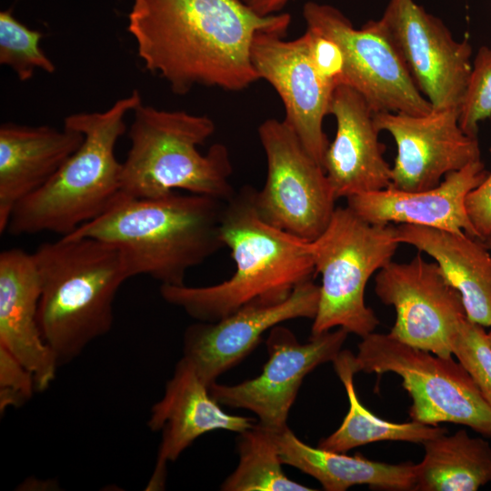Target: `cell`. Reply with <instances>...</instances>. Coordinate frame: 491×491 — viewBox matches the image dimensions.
Returning a JSON list of instances; mask_svg holds the SVG:
<instances>
[{
  "label": "cell",
  "mask_w": 491,
  "mask_h": 491,
  "mask_svg": "<svg viewBox=\"0 0 491 491\" xmlns=\"http://www.w3.org/2000/svg\"><path fill=\"white\" fill-rule=\"evenodd\" d=\"M127 18L145 68L177 95L195 86L247 88L259 80L254 37L286 36L291 23L287 13L260 15L241 0H133Z\"/></svg>",
  "instance_id": "cell-1"
},
{
  "label": "cell",
  "mask_w": 491,
  "mask_h": 491,
  "mask_svg": "<svg viewBox=\"0 0 491 491\" xmlns=\"http://www.w3.org/2000/svg\"><path fill=\"white\" fill-rule=\"evenodd\" d=\"M253 186L241 187L225 202L221 239L231 251L235 272L208 286L161 285L162 298L201 322H215L242 308L276 305L316 274L308 241L264 221Z\"/></svg>",
  "instance_id": "cell-2"
},
{
  "label": "cell",
  "mask_w": 491,
  "mask_h": 491,
  "mask_svg": "<svg viewBox=\"0 0 491 491\" xmlns=\"http://www.w3.org/2000/svg\"><path fill=\"white\" fill-rule=\"evenodd\" d=\"M225 201L203 195L137 198L122 194L103 215L63 237H91L116 246L130 277L185 285L189 269L219 251Z\"/></svg>",
  "instance_id": "cell-3"
},
{
  "label": "cell",
  "mask_w": 491,
  "mask_h": 491,
  "mask_svg": "<svg viewBox=\"0 0 491 491\" xmlns=\"http://www.w3.org/2000/svg\"><path fill=\"white\" fill-rule=\"evenodd\" d=\"M34 254L41 281L38 324L59 366L109 332L128 273L121 251L91 237H62Z\"/></svg>",
  "instance_id": "cell-4"
},
{
  "label": "cell",
  "mask_w": 491,
  "mask_h": 491,
  "mask_svg": "<svg viewBox=\"0 0 491 491\" xmlns=\"http://www.w3.org/2000/svg\"><path fill=\"white\" fill-rule=\"evenodd\" d=\"M141 103L134 90L105 111L66 116L64 125L83 134L81 145L43 186L16 204L6 231L14 235L51 232L63 237L108 210L123 194L115 145L125 133V115Z\"/></svg>",
  "instance_id": "cell-5"
},
{
  "label": "cell",
  "mask_w": 491,
  "mask_h": 491,
  "mask_svg": "<svg viewBox=\"0 0 491 491\" xmlns=\"http://www.w3.org/2000/svg\"><path fill=\"white\" fill-rule=\"evenodd\" d=\"M133 113L128 131L131 145L122 163L124 195L159 197L183 189L225 202L235 195L226 146L214 144L205 155L197 148L215 130L209 116L143 103Z\"/></svg>",
  "instance_id": "cell-6"
},
{
  "label": "cell",
  "mask_w": 491,
  "mask_h": 491,
  "mask_svg": "<svg viewBox=\"0 0 491 491\" xmlns=\"http://www.w3.org/2000/svg\"><path fill=\"white\" fill-rule=\"evenodd\" d=\"M396 226L369 223L347 205L336 207L325 231L309 247L322 276L311 335L334 327L365 337L379 321L366 305L370 277L392 261L398 246Z\"/></svg>",
  "instance_id": "cell-7"
},
{
  "label": "cell",
  "mask_w": 491,
  "mask_h": 491,
  "mask_svg": "<svg viewBox=\"0 0 491 491\" xmlns=\"http://www.w3.org/2000/svg\"><path fill=\"white\" fill-rule=\"evenodd\" d=\"M358 372L395 373L412 399V420L430 426L454 423L491 438V407L458 361L408 344L390 334L371 333L355 355Z\"/></svg>",
  "instance_id": "cell-8"
},
{
  "label": "cell",
  "mask_w": 491,
  "mask_h": 491,
  "mask_svg": "<svg viewBox=\"0 0 491 491\" xmlns=\"http://www.w3.org/2000/svg\"><path fill=\"white\" fill-rule=\"evenodd\" d=\"M303 16L306 29L339 45L345 59L341 84L356 90L375 113L432 111L380 19L355 28L336 7L313 1L304 5Z\"/></svg>",
  "instance_id": "cell-9"
},
{
  "label": "cell",
  "mask_w": 491,
  "mask_h": 491,
  "mask_svg": "<svg viewBox=\"0 0 491 491\" xmlns=\"http://www.w3.org/2000/svg\"><path fill=\"white\" fill-rule=\"evenodd\" d=\"M258 136L267 164L265 185L255 196L258 215L275 227L315 240L336 209V198L324 168L285 120H265Z\"/></svg>",
  "instance_id": "cell-10"
},
{
  "label": "cell",
  "mask_w": 491,
  "mask_h": 491,
  "mask_svg": "<svg viewBox=\"0 0 491 491\" xmlns=\"http://www.w3.org/2000/svg\"><path fill=\"white\" fill-rule=\"evenodd\" d=\"M375 292L396 310L392 336L439 356H453V338L467 316L461 295L436 262L420 252L407 263L391 261L377 272Z\"/></svg>",
  "instance_id": "cell-11"
},
{
  "label": "cell",
  "mask_w": 491,
  "mask_h": 491,
  "mask_svg": "<svg viewBox=\"0 0 491 491\" xmlns=\"http://www.w3.org/2000/svg\"><path fill=\"white\" fill-rule=\"evenodd\" d=\"M348 332L338 327L311 335L301 344L295 334L277 325L266 340L268 360L261 374L236 385L209 386L211 396L221 406L243 408L258 417V424L271 431L287 426L289 411L307 374L316 366L333 362L342 350Z\"/></svg>",
  "instance_id": "cell-12"
},
{
  "label": "cell",
  "mask_w": 491,
  "mask_h": 491,
  "mask_svg": "<svg viewBox=\"0 0 491 491\" xmlns=\"http://www.w3.org/2000/svg\"><path fill=\"white\" fill-rule=\"evenodd\" d=\"M434 110H459L472 70L471 45L414 0H389L380 18Z\"/></svg>",
  "instance_id": "cell-13"
},
{
  "label": "cell",
  "mask_w": 491,
  "mask_h": 491,
  "mask_svg": "<svg viewBox=\"0 0 491 491\" xmlns=\"http://www.w3.org/2000/svg\"><path fill=\"white\" fill-rule=\"evenodd\" d=\"M260 32L251 46L252 64L259 76L280 96L285 122L293 129L310 155L322 165L329 142L323 129L325 117L337 86L315 65L305 32L300 37Z\"/></svg>",
  "instance_id": "cell-14"
},
{
  "label": "cell",
  "mask_w": 491,
  "mask_h": 491,
  "mask_svg": "<svg viewBox=\"0 0 491 491\" xmlns=\"http://www.w3.org/2000/svg\"><path fill=\"white\" fill-rule=\"evenodd\" d=\"M378 130L394 138L396 156L391 186L422 191L438 185L445 176L481 159L477 136L459 125V110H434L425 115L375 113Z\"/></svg>",
  "instance_id": "cell-15"
},
{
  "label": "cell",
  "mask_w": 491,
  "mask_h": 491,
  "mask_svg": "<svg viewBox=\"0 0 491 491\" xmlns=\"http://www.w3.org/2000/svg\"><path fill=\"white\" fill-rule=\"evenodd\" d=\"M318 301L319 286L308 280L281 303L245 307L215 322L199 321L185 329L183 357L209 386L244 360L266 330L292 319H314Z\"/></svg>",
  "instance_id": "cell-16"
},
{
  "label": "cell",
  "mask_w": 491,
  "mask_h": 491,
  "mask_svg": "<svg viewBox=\"0 0 491 491\" xmlns=\"http://www.w3.org/2000/svg\"><path fill=\"white\" fill-rule=\"evenodd\" d=\"M329 114L336 122V136L326 151L323 168L336 199L391 186L386 146L366 100L354 88L338 85Z\"/></svg>",
  "instance_id": "cell-17"
},
{
  "label": "cell",
  "mask_w": 491,
  "mask_h": 491,
  "mask_svg": "<svg viewBox=\"0 0 491 491\" xmlns=\"http://www.w3.org/2000/svg\"><path fill=\"white\" fill-rule=\"evenodd\" d=\"M220 406L194 366L182 357L148 419L149 428L161 432L162 439L147 490L163 489L167 462L176 460L202 435L214 430L239 434L254 426V419L229 415Z\"/></svg>",
  "instance_id": "cell-18"
},
{
  "label": "cell",
  "mask_w": 491,
  "mask_h": 491,
  "mask_svg": "<svg viewBox=\"0 0 491 491\" xmlns=\"http://www.w3.org/2000/svg\"><path fill=\"white\" fill-rule=\"evenodd\" d=\"M481 159L447 174L430 189L405 191L395 187L346 198L347 206L364 220L379 225H415L477 237L466 208L467 195L487 175Z\"/></svg>",
  "instance_id": "cell-19"
},
{
  "label": "cell",
  "mask_w": 491,
  "mask_h": 491,
  "mask_svg": "<svg viewBox=\"0 0 491 491\" xmlns=\"http://www.w3.org/2000/svg\"><path fill=\"white\" fill-rule=\"evenodd\" d=\"M41 281L34 254L19 248L0 254V346L34 376L35 389L46 390L56 376L57 359L38 324Z\"/></svg>",
  "instance_id": "cell-20"
},
{
  "label": "cell",
  "mask_w": 491,
  "mask_h": 491,
  "mask_svg": "<svg viewBox=\"0 0 491 491\" xmlns=\"http://www.w3.org/2000/svg\"><path fill=\"white\" fill-rule=\"evenodd\" d=\"M84 135L64 125H0V233L18 202L43 186L81 145Z\"/></svg>",
  "instance_id": "cell-21"
},
{
  "label": "cell",
  "mask_w": 491,
  "mask_h": 491,
  "mask_svg": "<svg viewBox=\"0 0 491 491\" xmlns=\"http://www.w3.org/2000/svg\"><path fill=\"white\" fill-rule=\"evenodd\" d=\"M399 244L430 256L461 295L467 318L491 328V251L483 240L464 232L396 225Z\"/></svg>",
  "instance_id": "cell-22"
},
{
  "label": "cell",
  "mask_w": 491,
  "mask_h": 491,
  "mask_svg": "<svg viewBox=\"0 0 491 491\" xmlns=\"http://www.w3.org/2000/svg\"><path fill=\"white\" fill-rule=\"evenodd\" d=\"M273 434L283 465L313 476L326 491H345L356 485L382 490L415 489L416 464H387L313 447L288 426Z\"/></svg>",
  "instance_id": "cell-23"
},
{
  "label": "cell",
  "mask_w": 491,
  "mask_h": 491,
  "mask_svg": "<svg viewBox=\"0 0 491 491\" xmlns=\"http://www.w3.org/2000/svg\"><path fill=\"white\" fill-rule=\"evenodd\" d=\"M425 456L416 464L414 490L476 491L491 483V446L461 429L422 444Z\"/></svg>",
  "instance_id": "cell-24"
},
{
  "label": "cell",
  "mask_w": 491,
  "mask_h": 491,
  "mask_svg": "<svg viewBox=\"0 0 491 491\" xmlns=\"http://www.w3.org/2000/svg\"><path fill=\"white\" fill-rule=\"evenodd\" d=\"M343 383L349 409L341 426L330 436L319 441L317 447L337 453H346L355 447L377 441H405L416 444L446 434L438 426H430L412 420L394 423L381 419L361 404L355 386L354 376L358 373L355 355L349 350H341L332 362Z\"/></svg>",
  "instance_id": "cell-25"
},
{
  "label": "cell",
  "mask_w": 491,
  "mask_h": 491,
  "mask_svg": "<svg viewBox=\"0 0 491 491\" xmlns=\"http://www.w3.org/2000/svg\"><path fill=\"white\" fill-rule=\"evenodd\" d=\"M239 462L224 481V491H309L312 488L288 478L282 468L273 431L258 423L239 433Z\"/></svg>",
  "instance_id": "cell-26"
},
{
  "label": "cell",
  "mask_w": 491,
  "mask_h": 491,
  "mask_svg": "<svg viewBox=\"0 0 491 491\" xmlns=\"http://www.w3.org/2000/svg\"><path fill=\"white\" fill-rule=\"evenodd\" d=\"M42 38L41 32L18 21L11 9L0 12V64L10 67L22 82L37 70L55 72V65L40 45Z\"/></svg>",
  "instance_id": "cell-27"
},
{
  "label": "cell",
  "mask_w": 491,
  "mask_h": 491,
  "mask_svg": "<svg viewBox=\"0 0 491 491\" xmlns=\"http://www.w3.org/2000/svg\"><path fill=\"white\" fill-rule=\"evenodd\" d=\"M452 354L472 376L491 407V344L485 327L466 317L453 338Z\"/></svg>",
  "instance_id": "cell-28"
},
{
  "label": "cell",
  "mask_w": 491,
  "mask_h": 491,
  "mask_svg": "<svg viewBox=\"0 0 491 491\" xmlns=\"http://www.w3.org/2000/svg\"><path fill=\"white\" fill-rule=\"evenodd\" d=\"M491 115V48H479L459 108V125L469 135L477 136L478 125Z\"/></svg>",
  "instance_id": "cell-29"
},
{
  "label": "cell",
  "mask_w": 491,
  "mask_h": 491,
  "mask_svg": "<svg viewBox=\"0 0 491 491\" xmlns=\"http://www.w3.org/2000/svg\"><path fill=\"white\" fill-rule=\"evenodd\" d=\"M35 389L34 376L5 348L0 346V409L17 407L30 399Z\"/></svg>",
  "instance_id": "cell-30"
},
{
  "label": "cell",
  "mask_w": 491,
  "mask_h": 491,
  "mask_svg": "<svg viewBox=\"0 0 491 491\" xmlns=\"http://www.w3.org/2000/svg\"><path fill=\"white\" fill-rule=\"evenodd\" d=\"M310 53L319 73L336 85H341L345 59L339 45L332 39L306 29Z\"/></svg>",
  "instance_id": "cell-31"
},
{
  "label": "cell",
  "mask_w": 491,
  "mask_h": 491,
  "mask_svg": "<svg viewBox=\"0 0 491 491\" xmlns=\"http://www.w3.org/2000/svg\"><path fill=\"white\" fill-rule=\"evenodd\" d=\"M466 208L478 238L491 236V173L467 195Z\"/></svg>",
  "instance_id": "cell-32"
},
{
  "label": "cell",
  "mask_w": 491,
  "mask_h": 491,
  "mask_svg": "<svg viewBox=\"0 0 491 491\" xmlns=\"http://www.w3.org/2000/svg\"><path fill=\"white\" fill-rule=\"evenodd\" d=\"M250 9L260 15L280 13L290 0H241Z\"/></svg>",
  "instance_id": "cell-33"
},
{
  "label": "cell",
  "mask_w": 491,
  "mask_h": 491,
  "mask_svg": "<svg viewBox=\"0 0 491 491\" xmlns=\"http://www.w3.org/2000/svg\"><path fill=\"white\" fill-rule=\"evenodd\" d=\"M486 246L491 251V236L487 237L486 239L483 240Z\"/></svg>",
  "instance_id": "cell-34"
},
{
  "label": "cell",
  "mask_w": 491,
  "mask_h": 491,
  "mask_svg": "<svg viewBox=\"0 0 491 491\" xmlns=\"http://www.w3.org/2000/svg\"><path fill=\"white\" fill-rule=\"evenodd\" d=\"M487 336H488L489 342L491 344V329L487 332Z\"/></svg>",
  "instance_id": "cell-35"
}]
</instances>
